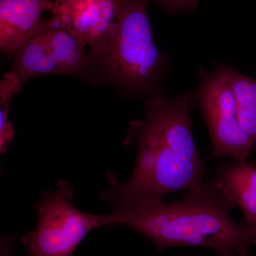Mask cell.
I'll use <instances>...</instances> for the list:
<instances>
[{
  "label": "cell",
  "instance_id": "cell-5",
  "mask_svg": "<svg viewBox=\"0 0 256 256\" xmlns=\"http://www.w3.org/2000/svg\"><path fill=\"white\" fill-rule=\"evenodd\" d=\"M198 76L195 96L210 132L212 154L246 161L254 141L239 122L235 95L223 64H218L214 72L200 69Z\"/></svg>",
  "mask_w": 256,
  "mask_h": 256
},
{
  "label": "cell",
  "instance_id": "cell-15",
  "mask_svg": "<svg viewBox=\"0 0 256 256\" xmlns=\"http://www.w3.org/2000/svg\"><path fill=\"white\" fill-rule=\"evenodd\" d=\"M254 149H256V140L255 142H254Z\"/></svg>",
  "mask_w": 256,
  "mask_h": 256
},
{
  "label": "cell",
  "instance_id": "cell-13",
  "mask_svg": "<svg viewBox=\"0 0 256 256\" xmlns=\"http://www.w3.org/2000/svg\"><path fill=\"white\" fill-rule=\"evenodd\" d=\"M16 242V236L13 234L2 237L0 256H16L14 252V246Z\"/></svg>",
  "mask_w": 256,
  "mask_h": 256
},
{
  "label": "cell",
  "instance_id": "cell-8",
  "mask_svg": "<svg viewBox=\"0 0 256 256\" xmlns=\"http://www.w3.org/2000/svg\"><path fill=\"white\" fill-rule=\"evenodd\" d=\"M54 0H0V50L12 60L40 26Z\"/></svg>",
  "mask_w": 256,
  "mask_h": 256
},
{
  "label": "cell",
  "instance_id": "cell-1",
  "mask_svg": "<svg viewBox=\"0 0 256 256\" xmlns=\"http://www.w3.org/2000/svg\"><path fill=\"white\" fill-rule=\"evenodd\" d=\"M195 98L190 92L168 98L161 90L144 98V118L130 124L124 141L138 146L132 174L120 184L110 173V188L100 194L110 214L159 203L168 194L188 191L204 182L206 170L192 134Z\"/></svg>",
  "mask_w": 256,
  "mask_h": 256
},
{
  "label": "cell",
  "instance_id": "cell-14",
  "mask_svg": "<svg viewBox=\"0 0 256 256\" xmlns=\"http://www.w3.org/2000/svg\"><path fill=\"white\" fill-rule=\"evenodd\" d=\"M233 256H250V254H249V252H242V254H237V255Z\"/></svg>",
  "mask_w": 256,
  "mask_h": 256
},
{
  "label": "cell",
  "instance_id": "cell-12",
  "mask_svg": "<svg viewBox=\"0 0 256 256\" xmlns=\"http://www.w3.org/2000/svg\"><path fill=\"white\" fill-rule=\"evenodd\" d=\"M160 5L170 14H176L196 9L200 0H149Z\"/></svg>",
  "mask_w": 256,
  "mask_h": 256
},
{
  "label": "cell",
  "instance_id": "cell-7",
  "mask_svg": "<svg viewBox=\"0 0 256 256\" xmlns=\"http://www.w3.org/2000/svg\"><path fill=\"white\" fill-rule=\"evenodd\" d=\"M52 20L90 48L106 40L116 26V0H54Z\"/></svg>",
  "mask_w": 256,
  "mask_h": 256
},
{
  "label": "cell",
  "instance_id": "cell-3",
  "mask_svg": "<svg viewBox=\"0 0 256 256\" xmlns=\"http://www.w3.org/2000/svg\"><path fill=\"white\" fill-rule=\"evenodd\" d=\"M149 0H116L114 31L90 48L92 69L100 70L114 85L144 98L163 90L170 68L168 57L153 38L148 4Z\"/></svg>",
  "mask_w": 256,
  "mask_h": 256
},
{
  "label": "cell",
  "instance_id": "cell-2",
  "mask_svg": "<svg viewBox=\"0 0 256 256\" xmlns=\"http://www.w3.org/2000/svg\"><path fill=\"white\" fill-rule=\"evenodd\" d=\"M236 208L212 178L188 191L182 200L132 207L106 216V226H124L142 234L163 252L172 247H206L218 256L249 252L256 244V226L237 224Z\"/></svg>",
  "mask_w": 256,
  "mask_h": 256
},
{
  "label": "cell",
  "instance_id": "cell-11",
  "mask_svg": "<svg viewBox=\"0 0 256 256\" xmlns=\"http://www.w3.org/2000/svg\"><path fill=\"white\" fill-rule=\"evenodd\" d=\"M22 85L18 77L11 73L4 74L0 82V152L4 154L8 146L14 138V129L9 120V109L12 98L21 90Z\"/></svg>",
  "mask_w": 256,
  "mask_h": 256
},
{
  "label": "cell",
  "instance_id": "cell-6",
  "mask_svg": "<svg viewBox=\"0 0 256 256\" xmlns=\"http://www.w3.org/2000/svg\"><path fill=\"white\" fill-rule=\"evenodd\" d=\"M86 45L50 18H42L36 32L26 42L13 60L10 72L22 85L42 75L80 76L92 72Z\"/></svg>",
  "mask_w": 256,
  "mask_h": 256
},
{
  "label": "cell",
  "instance_id": "cell-4",
  "mask_svg": "<svg viewBox=\"0 0 256 256\" xmlns=\"http://www.w3.org/2000/svg\"><path fill=\"white\" fill-rule=\"evenodd\" d=\"M42 196L35 206L36 227L22 237L30 256H72L90 230L106 226V215L86 213L70 203L75 192L66 180Z\"/></svg>",
  "mask_w": 256,
  "mask_h": 256
},
{
  "label": "cell",
  "instance_id": "cell-9",
  "mask_svg": "<svg viewBox=\"0 0 256 256\" xmlns=\"http://www.w3.org/2000/svg\"><path fill=\"white\" fill-rule=\"evenodd\" d=\"M213 180L226 194L236 208L242 210L246 225L256 226V165L246 161L222 165Z\"/></svg>",
  "mask_w": 256,
  "mask_h": 256
},
{
  "label": "cell",
  "instance_id": "cell-10",
  "mask_svg": "<svg viewBox=\"0 0 256 256\" xmlns=\"http://www.w3.org/2000/svg\"><path fill=\"white\" fill-rule=\"evenodd\" d=\"M236 100L240 126L256 140V79L244 75L233 67L224 65Z\"/></svg>",
  "mask_w": 256,
  "mask_h": 256
}]
</instances>
